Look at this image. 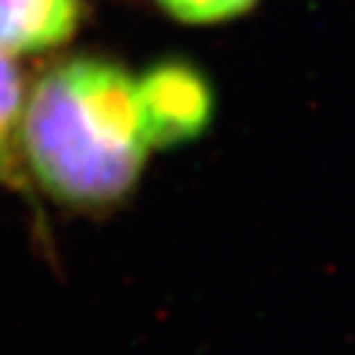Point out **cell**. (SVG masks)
I'll return each instance as SVG.
<instances>
[{
	"mask_svg": "<svg viewBox=\"0 0 355 355\" xmlns=\"http://www.w3.org/2000/svg\"><path fill=\"white\" fill-rule=\"evenodd\" d=\"M136 79L114 62L74 57L28 89L20 158L57 202L101 210L126 198L148 155Z\"/></svg>",
	"mask_w": 355,
	"mask_h": 355,
	"instance_id": "cell-1",
	"label": "cell"
},
{
	"mask_svg": "<svg viewBox=\"0 0 355 355\" xmlns=\"http://www.w3.org/2000/svg\"><path fill=\"white\" fill-rule=\"evenodd\" d=\"M139 111L148 144L175 146L198 139L215 114V92L198 67L158 62L136 79Z\"/></svg>",
	"mask_w": 355,
	"mask_h": 355,
	"instance_id": "cell-2",
	"label": "cell"
},
{
	"mask_svg": "<svg viewBox=\"0 0 355 355\" xmlns=\"http://www.w3.org/2000/svg\"><path fill=\"white\" fill-rule=\"evenodd\" d=\"M79 25V0H0V50L37 55L55 50Z\"/></svg>",
	"mask_w": 355,
	"mask_h": 355,
	"instance_id": "cell-3",
	"label": "cell"
},
{
	"mask_svg": "<svg viewBox=\"0 0 355 355\" xmlns=\"http://www.w3.org/2000/svg\"><path fill=\"white\" fill-rule=\"evenodd\" d=\"M28 87L15 57L0 50V183L15 185L20 175V123Z\"/></svg>",
	"mask_w": 355,
	"mask_h": 355,
	"instance_id": "cell-4",
	"label": "cell"
},
{
	"mask_svg": "<svg viewBox=\"0 0 355 355\" xmlns=\"http://www.w3.org/2000/svg\"><path fill=\"white\" fill-rule=\"evenodd\" d=\"M158 6L188 25H212L244 15L257 6V0H158Z\"/></svg>",
	"mask_w": 355,
	"mask_h": 355,
	"instance_id": "cell-5",
	"label": "cell"
}]
</instances>
